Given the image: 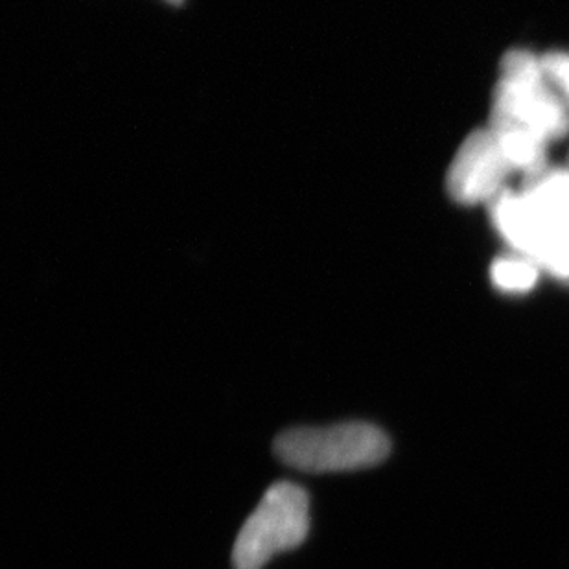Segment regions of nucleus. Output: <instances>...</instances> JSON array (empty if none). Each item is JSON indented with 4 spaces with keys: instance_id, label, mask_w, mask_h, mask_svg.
<instances>
[{
    "instance_id": "obj_5",
    "label": "nucleus",
    "mask_w": 569,
    "mask_h": 569,
    "mask_svg": "<svg viewBox=\"0 0 569 569\" xmlns=\"http://www.w3.org/2000/svg\"><path fill=\"white\" fill-rule=\"evenodd\" d=\"M512 170L500 142L490 129L470 134L457 151L448 170V192L457 203L490 201Z\"/></svg>"
},
{
    "instance_id": "obj_8",
    "label": "nucleus",
    "mask_w": 569,
    "mask_h": 569,
    "mask_svg": "<svg viewBox=\"0 0 569 569\" xmlns=\"http://www.w3.org/2000/svg\"><path fill=\"white\" fill-rule=\"evenodd\" d=\"M492 282L509 293H523L537 284V268L527 258L501 257L490 269Z\"/></svg>"
},
{
    "instance_id": "obj_6",
    "label": "nucleus",
    "mask_w": 569,
    "mask_h": 569,
    "mask_svg": "<svg viewBox=\"0 0 569 569\" xmlns=\"http://www.w3.org/2000/svg\"><path fill=\"white\" fill-rule=\"evenodd\" d=\"M523 196L555 237L569 243V172L546 168L527 176Z\"/></svg>"
},
{
    "instance_id": "obj_2",
    "label": "nucleus",
    "mask_w": 569,
    "mask_h": 569,
    "mask_svg": "<svg viewBox=\"0 0 569 569\" xmlns=\"http://www.w3.org/2000/svg\"><path fill=\"white\" fill-rule=\"evenodd\" d=\"M310 531V498L291 481L269 487L238 532L232 568L262 569L273 555L290 551L307 540Z\"/></svg>"
},
{
    "instance_id": "obj_1",
    "label": "nucleus",
    "mask_w": 569,
    "mask_h": 569,
    "mask_svg": "<svg viewBox=\"0 0 569 569\" xmlns=\"http://www.w3.org/2000/svg\"><path fill=\"white\" fill-rule=\"evenodd\" d=\"M274 456L302 472H347L386 461L391 441L378 426L341 422L325 428H291L277 436Z\"/></svg>"
},
{
    "instance_id": "obj_10",
    "label": "nucleus",
    "mask_w": 569,
    "mask_h": 569,
    "mask_svg": "<svg viewBox=\"0 0 569 569\" xmlns=\"http://www.w3.org/2000/svg\"><path fill=\"white\" fill-rule=\"evenodd\" d=\"M167 2H170V4L173 6H181L183 4L184 0H167Z\"/></svg>"
},
{
    "instance_id": "obj_9",
    "label": "nucleus",
    "mask_w": 569,
    "mask_h": 569,
    "mask_svg": "<svg viewBox=\"0 0 569 569\" xmlns=\"http://www.w3.org/2000/svg\"><path fill=\"white\" fill-rule=\"evenodd\" d=\"M542 67L549 83L557 87V91L569 103V54L551 52V54L543 56Z\"/></svg>"
},
{
    "instance_id": "obj_7",
    "label": "nucleus",
    "mask_w": 569,
    "mask_h": 569,
    "mask_svg": "<svg viewBox=\"0 0 569 569\" xmlns=\"http://www.w3.org/2000/svg\"><path fill=\"white\" fill-rule=\"evenodd\" d=\"M490 131L500 142L501 150L506 153L512 168L526 170L527 176L546 170V142L537 131L527 128L518 120L510 119L507 114L492 111Z\"/></svg>"
},
{
    "instance_id": "obj_3",
    "label": "nucleus",
    "mask_w": 569,
    "mask_h": 569,
    "mask_svg": "<svg viewBox=\"0 0 569 569\" xmlns=\"http://www.w3.org/2000/svg\"><path fill=\"white\" fill-rule=\"evenodd\" d=\"M495 109L518 120L546 140L560 139L569 131V113L543 72L542 60L523 50H512L501 61Z\"/></svg>"
},
{
    "instance_id": "obj_4",
    "label": "nucleus",
    "mask_w": 569,
    "mask_h": 569,
    "mask_svg": "<svg viewBox=\"0 0 569 569\" xmlns=\"http://www.w3.org/2000/svg\"><path fill=\"white\" fill-rule=\"evenodd\" d=\"M489 209L498 231L512 248L555 277L569 280V243L549 231L523 193L500 190L490 199Z\"/></svg>"
}]
</instances>
